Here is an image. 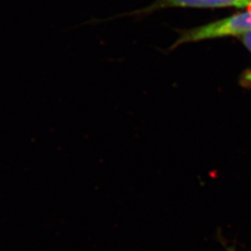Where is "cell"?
<instances>
[{"label": "cell", "mask_w": 251, "mask_h": 251, "mask_svg": "<svg viewBox=\"0 0 251 251\" xmlns=\"http://www.w3.org/2000/svg\"><path fill=\"white\" fill-rule=\"evenodd\" d=\"M251 8V0H155L147 7L142 9H135L133 11L119 14L112 18L93 21V22H107L121 17H134L142 19L145 16L151 15L153 12L160 9L170 8Z\"/></svg>", "instance_id": "obj_2"}, {"label": "cell", "mask_w": 251, "mask_h": 251, "mask_svg": "<svg viewBox=\"0 0 251 251\" xmlns=\"http://www.w3.org/2000/svg\"><path fill=\"white\" fill-rule=\"evenodd\" d=\"M241 84L246 88H251V69L247 70L246 72L243 74L242 78H241Z\"/></svg>", "instance_id": "obj_3"}, {"label": "cell", "mask_w": 251, "mask_h": 251, "mask_svg": "<svg viewBox=\"0 0 251 251\" xmlns=\"http://www.w3.org/2000/svg\"><path fill=\"white\" fill-rule=\"evenodd\" d=\"M251 30V10L219 20L205 25L182 31L178 39L171 46V50L177 47L206 39L225 36H241Z\"/></svg>", "instance_id": "obj_1"}, {"label": "cell", "mask_w": 251, "mask_h": 251, "mask_svg": "<svg viewBox=\"0 0 251 251\" xmlns=\"http://www.w3.org/2000/svg\"><path fill=\"white\" fill-rule=\"evenodd\" d=\"M241 39H242L244 45L251 52V30L241 35Z\"/></svg>", "instance_id": "obj_4"}]
</instances>
